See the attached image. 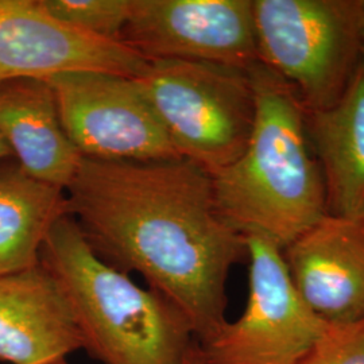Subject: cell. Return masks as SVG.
<instances>
[{
	"label": "cell",
	"instance_id": "5bb4252c",
	"mask_svg": "<svg viewBox=\"0 0 364 364\" xmlns=\"http://www.w3.org/2000/svg\"><path fill=\"white\" fill-rule=\"evenodd\" d=\"M68 215L64 189L38 181L18 164L0 168V277L39 263L54 224Z\"/></svg>",
	"mask_w": 364,
	"mask_h": 364
},
{
	"label": "cell",
	"instance_id": "ac0fdd59",
	"mask_svg": "<svg viewBox=\"0 0 364 364\" xmlns=\"http://www.w3.org/2000/svg\"><path fill=\"white\" fill-rule=\"evenodd\" d=\"M186 364H201L200 363V360L197 359V356H196L195 346H193V348H192V352H191V355H189V359H188V363Z\"/></svg>",
	"mask_w": 364,
	"mask_h": 364
},
{
	"label": "cell",
	"instance_id": "8fae6325",
	"mask_svg": "<svg viewBox=\"0 0 364 364\" xmlns=\"http://www.w3.org/2000/svg\"><path fill=\"white\" fill-rule=\"evenodd\" d=\"M84 350L65 291L41 262L0 277V363L54 364Z\"/></svg>",
	"mask_w": 364,
	"mask_h": 364
},
{
	"label": "cell",
	"instance_id": "52a82bcc",
	"mask_svg": "<svg viewBox=\"0 0 364 364\" xmlns=\"http://www.w3.org/2000/svg\"><path fill=\"white\" fill-rule=\"evenodd\" d=\"M48 81L66 135L82 158L144 162L178 156L136 78L73 72Z\"/></svg>",
	"mask_w": 364,
	"mask_h": 364
},
{
	"label": "cell",
	"instance_id": "8992f818",
	"mask_svg": "<svg viewBox=\"0 0 364 364\" xmlns=\"http://www.w3.org/2000/svg\"><path fill=\"white\" fill-rule=\"evenodd\" d=\"M247 305L208 338L195 343L201 364H299L326 332L293 285L282 250L273 242L246 236Z\"/></svg>",
	"mask_w": 364,
	"mask_h": 364
},
{
	"label": "cell",
	"instance_id": "30bf717a",
	"mask_svg": "<svg viewBox=\"0 0 364 364\" xmlns=\"http://www.w3.org/2000/svg\"><path fill=\"white\" fill-rule=\"evenodd\" d=\"M282 254L299 297L326 324L364 318V234L358 221L326 215Z\"/></svg>",
	"mask_w": 364,
	"mask_h": 364
},
{
	"label": "cell",
	"instance_id": "2e32d148",
	"mask_svg": "<svg viewBox=\"0 0 364 364\" xmlns=\"http://www.w3.org/2000/svg\"><path fill=\"white\" fill-rule=\"evenodd\" d=\"M299 364H364V318L328 326Z\"/></svg>",
	"mask_w": 364,
	"mask_h": 364
},
{
	"label": "cell",
	"instance_id": "9a60e30c",
	"mask_svg": "<svg viewBox=\"0 0 364 364\" xmlns=\"http://www.w3.org/2000/svg\"><path fill=\"white\" fill-rule=\"evenodd\" d=\"M53 18L99 38L122 42L130 0H39Z\"/></svg>",
	"mask_w": 364,
	"mask_h": 364
},
{
	"label": "cell",
	"instance_id": "d6986e66",
	"mask_svg": "<svg viewBox=\"0 0 364 364\" xmlns=\"http://www.w3.org/2000/svg\"><path fill=\"white\" fill-rule=\"evenodd\" d=\"M358 224L360 225V228H362V231H363L364 234V208L363 210H362V213H360V216L358 218Z\"/></svg>",
	"mask_w": 364,
	"mask_h": 364
},
{
	"label": "cell",
	"instance_id": "9c48e42d",
	"mask_svg": "<svg viewBox=\"0 0 364 364\" xmlns=\"http://www.w3.org/2000/svg\"><path fill=\"white\" fill-rule=\"evenodd\" d=\"M146 64L122 42L95 37L53 18L39 0H0V82L50 80L73 72L136 78Z\"/></svg>",
	"mask_w": 364,
	"mask_h": 364
},
{
	"label": "cell",
	"instance_id": "ba28073f",
	"mask_svg": "<svg viewBox=\"0 0 364 364\" xmlns=\"http://www.w3.org/2000/svg\"><path fill=\"white\" fill-rule=\"evenodd\" d=\"M122 43L146 61L259 64L254 0H130Z\"/></svg>",
	"mask_w": 364,
	"mask_h": 364
},
{
	"label": "cell",
	"instance_id": "7a4b0ae2",
	"mask_svg": "<svg viewBox=\"0 0 364 364\" xmlns=\"http://www.w3.org/2000/svg\"><path fill=\"white\" fill-rule=\"evenodd\" d=\"M248 72L255 123L243 154L212 176L216 203L240 234L285 250L328 215L326 183L297 92L260 63Z\"/></svg>",
	"mask_w": 364,
	"mask_h": 364
},
{
	"label": "cell",
	"instance_id": "44dd1931",
	"mask_svg": "<svg viewBox=\"0 0 364 364\" xmlns=\"http://www.w3.org/2000/svg\"><path fill=\"white\" fill-rule=\"evenodd\" d=\"M362 6H363V15H364V0H362Z\"/></svg>",
	"mask_w": 364,
	"mask_h": 364
},
{
	"label": "cell",
	"instance_id": "5b68a950",
	"mask_svg": "<svg viewBox=\"0 0 364 364\" xmlns=\"http://www.w3.org/2000/svg\"><path fill=\"white\" fill-rule=\"evenodd\" d=\"M136 80L178 156L215 176L243 154L257 115L248 70L156 60L147 61Z\"/></svg>",
	"mask_w": 364,
	"mask_h": 364
},
{
	"label": "cell",
	"instance_id": "e0dca14e",
	"mask_svg": "<svg viewBox=\"0 0 364 364\" xmlns=\"http://www.w3.org/2000/svg\"><path fill=\"white\" fill-rule=\"evenodd\" d=\"M10 156H13V153H11V150H10V147L7 146V144L3 141V138L0 136V161L7 159Z\"/></svg>",
	"mask_w": 364,
	"mask_h": 364
},
{
	"label": "cell",
	"instance_id": "3957f363",
	"mask_svg": "<svg viewBox=\"0 0 364 364\" xmlns=\"http://www.w3.org/2000/svg\"><path fill=\"white\" fill-rule=\"evenodd\" d=\"M39 262L76 316L84 350L102 364H186L196 338L169 299L102 259L69 215L54 224Z\"/></svg>",
	"mask_w": 364,
	"mask_h": 364
},
{
	"label": "cell",
	"instance_id": "ffe728a7",
	"mask_svg": "<svg viewBox=\"0 0 364 364\" xmlns=\"http://www.w3.org/2000/svg\"><path fill=\"white\" fill-rule=\"evenodd\" d=\"M54 364H68V363H66V360H63V362H58V363H54Z\"/></svg>",
	"mask_w": 364,
	"mask_h": 364
},
{
	"label": "cell",
	"instance_id": "277c9868",
	"mask_svg": "<svg viewBox=\"0 0 364 364\" xmlns=\"http://www.w3.org/2000/svg\"><path fill=\"white\" fill-rule=\"evenodd\" d=\"M262 65L308 112L336 105L364 61L362 0H254Z\"/></svg>",
	"mask_w": 364,
	"mask_h": 364
},
{
	"label": "cell",
	"instance_id": "4fadbf2b",
	"mask_svg": "<svg viewBox=\"0 0 364 364\" xmlns=\"http://www.w3.org/2000/svg\"><path fill=\"white\" fill-rule=\"evenodd\" d=\"M324 177L328 215L358 220L364 208V61L336 105L306 111Z\"/></svg>",
	"mask_w": 364,
	"mask_h": 364
},
{
	"label": "cell",
	"instance_id": "7c38bea8",
	"mask_svg": "<svg viewBox=\"0 0 364 364\" xmlns=\"http://www.w3.org/2000/svg\"><path fill=\"white\" fill-rule=\"evenodd\" d=\"M0 136L28 176L64 191L73 181L81 156L66 135L48 80L0 82Z\"/></svg>",
	"mask_w": 364,
	"mask_h": 364
},
{
	"label": "cell",
	"instance_id": "6da1fadb",
	"mask_svg": "<svg viewBox=\"0 0 364 364\" xmlns=\"http://www.w3.org/2000/svg\"><path fill=\"white\" fill-rule=\"evenodd\" d=\"M65 193L68 215L92 250L119 270L142 275L186 316L196 341L227 321V279L247 257V243L221 215L207 170L181 156H81Z\"/></svg>",
	"mask_w": 364,
	"mask_h": 364
}]
</instances>
